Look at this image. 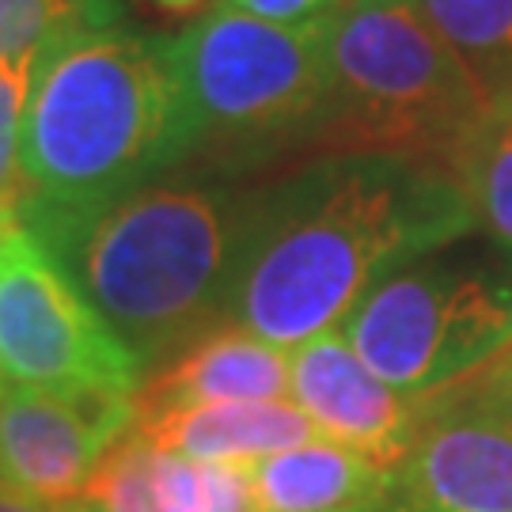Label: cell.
<instances>
[{"label": "cell", "mask_w": 512, "mask_h": 512, "mask_svg": "<svg viewBox=\"0 0 512 512\" xmlns=\"http://www.w3.org/2000/svg\"><path fill=\"white\" fill-rule=\"evenodd\" d=\"M478 224L444 164L319 152L251 186L228 323L293 349L342 327L387 274Z\"/></svg>", "instance_id": "obj_1"}, {"label": "cell", "mask_w": 512, "mask_h": 512, "mask_svg": "<svg viewBox=\"0 0 512 512\" xmlns=\"http://www.w3.org/2000/svg\"><path fill=\"white\" fill-rule=\"evenodd\" d=\"M403 512H512V425L467 380L425 395L414 444L391 471Z\"/></svg>", "instance_id": "obj_8"}, {"label": "cell", "mask_w": 512, "mask_h": 512, "mask_svg": "<svg viewBox=\"0 0 512 512\" xmlns=\"http://www.w3.org/2000/svg\"><path fill=\"white\" fill-rule=\"evenodd\" d=\"M387 512H403V509H395V505H391V497H387Z\"/></svg>", "instance_id": "obj_27"}, {"label": "cell", "mask_w": 512, "mask_h": 512, "mask_svg": "<svg viewBox=\"0 0 512 512\" xmlns=\"http://www.w3.org/2000/svg\"><path fill=\"white\" fill-rule=\"evenodd\" d=\"M175 171V99L160 38L118 23L35 54L19 129V224L61 258L103 209Z\"/></svg>", "instance_id": "obj_2"}, {"label": "cell", "mask_w": 512, "mask_h": 512, "mask_svg": "<svg viewBox=\"0 0 512 512\" xmlns=\"http://www.w3.org/2000/svg\"><path fill=\"white\" fill-rule=\"evenodd\" d=\"M133 433L171 456L213 467H255L258 459L315 440L293 403H224L133 414Z\"/></svg>", "instance_id": "obj_13"}, {"label": "cell", "mask_w": 512, "mask_h": 512, "mask_svg": "<svg viewBox=\"0 0 512 512\" xmlns=\"http://www.w3.org/2000/svg\"><path fill=\"white\" fill-rule=\"evenodd\" d=\"M251 190L175 167L103 209L57 258L141 365L228 323Z\"/></svg>", "instance_id": "obj_3"}, {"label": "cell", "mask_w": 512, "mask_h": 512, "mask_svg": "<svg viewBox=\"0 0 512 512\" xmlns=\"http://www.w3.org/2000/svg\"><path fill=\"white\" fill-rule=\"evenodd\" d=\"M380 380L433 395L512 346V247L463 236L387 274L342 323Z\"/></svg>", "instance_id": "obj_6"}, {"label": "cell", "mask_w": 512, "mask_h": 512, "mask_svg": "<svg viewBox=\"0 0 512 512\" xmlns=\"http://www.w3.org/2000/svg\"><path fill=\"white\" fill-rule=\"evenodd\" d=\"M365 512H387V501L384 505H376V509H365Z\"/></svg>", "instance_id": "obj_26"}, {"label": "cell", "mask_w": 512, "mask_h": 512, "mask_svg": "<svg viewBox=\"0 0 512 512\" xmlns=\"http://www.w3.org/2000/svg\"><path fill=\"white\" fill-rule=\"evenodd\" d=\"M133 429V399L8 384L0 395V482L54 505L80 501L99 459Z\"/></svg>", "instance_id": "obj_9"}, {"label": "cell", "mask_w": 512, "mask_h": 512, "mask_svg": "<svg viewBox=\"0 0 512 512\" xmlns=\"http://www.w3.org/2000/svg\"><path fill=\"white\" fill-rule=\"evenodd\" d=\"M99 512H255L247 467H213L152 448L133 429L84 490Z\"/></svg>", "instance_id": "obj_11"}, {"label": "cell", "mask_w": 512, "mask_h": 512, "mask_svg": "<svg viewBox=\"0 0 512 512\" xmlns=\"http://www.w3.org/2000/svg\"><path fill=\"white\" fill-rule=\"evenodd\" d=\"M255 512H365L391 497V471L334 440H304L247 467Z\"/></svg>", "instance_id": "obj_14"}, {"label": "cell", "mask_w": 512, "mask_h": 512, "mask_svg": "<svg viewBox=\"0 0 512 512\" xmlns=\"http://www.w3.org/2000/svg\"><path fill=\"white\" fill-rule=\"evenodd\" d=\"M0 372L92 399H137L148 372L23 224L0 232Z\"/></svg>", "instance_id": "obj_7"}, {"label": "cell", "mask_w": 512, "mask_h": 512, "mask_svg": "<svg viewBox=\"0 0 512 512\" xmlns=\"http://www.w3.org/2000/svg\"><path fill=\"white\" fill-rule=\"evenodd\" d=\"M490 118H497V122H509V126H512V88L490 99Z\"/></svg>", "instance_id": "obj_22"}, {"label": "cell", "mask_w": 512, "mask_h": 512, "mask_svg": "<svg viewBox=\"0 0 512 512\" xmlns=\"http://www.w3.org/2000/svg\"><path fill=\"white\" fill-rule=\"evenodd\" d=\"M164 8H171V12H183V8H194L198 0H160Z\"/></svg>", "instance_id": "obj_23"}, {"label": "cell", "mask_w": 512, "mask_h": 512, "mask_svg": "<svg viewBox=\"0 0 512 512\" xmlns=\"http://www.w3.org/2000/svg\"><path fill=\"white\" fill-rule=\"evenodd\" d=\"M459 61L478 76L486 95L512 88V0H410Z\"/></svg>", "instance_id": "obj_15"}, {"label": "cell", "mask_w": 512, "mask_h": 512, "mask_svg": "<svg viewBox=\"0 0 512 512\" xmlns=\"http://www.w3.org/2000/svg\"><path fill=\"white\" fill-rule=\"evenodd\" d=\"M467 384L475 387V395L482 403L497 410L512 425V346L501 357H494L486 368H478L475 376H467Z\"/></svg>", "instance_id": "obj_20"}, {"label": "cell", "mask_w": 512, "mask_h": 512, "mask_svg": "<svg viewBox=\"0 0 512 512\" xmlns=\"http://www.w3.org/2000/svg\"><path fill=\"white\" fill-rule=\"evenodd\" d=\"M69 505H54V501H42V497H31L0 482V512H69Z\"/></svg>", "instance_id": "obj_21"}, {"label": "cell", "mask_w": 512, "mask_h": 512, "mask_svg": "<svg viewBox=\"0 0 512 512\" xmlns=\"http://www.w3.org/2000/svg\"><path fill=\"white\" fill-rule=\"evenodd\" d=\"M35 57L0 61V232L19 224V129Z\"/></svg>", "instance_id": "obj_18"}, {"label": "cell", "mask_w": 512, "mask_h": 512, "mask_svg": "<svg viewBox=\"0 0 512 512\" xmlns=\"http://www.w3.org/2000/svg\"><path fill=\"white\" fill-rule=\"evenodd\" d=\"M323 23L327 118L319 152H399L448 164L490 95L414 4L342 0Z\"/></svg>", "instance_id": "obj_5"}, {"label": "cell", "mask_w": 512, "mask_h": 512, "mask_svg": "<svg viewBox=\"0 0 512 512\" xmlns=\"http://www.w3.org/2000/svg\"><path fill=\"white\" fill-rule=\"evenodd\" d=\"M224 403H289V349L224 323L145 380L133 414Z\"/></svg>", "instance_id": "obj_12"}, {"label": "cell", "mask_w": 512, "mask_h": 512, "mask_svg": "<svg viewBox=\"0 0 512 512\" xmlns=\"http://www.w3.org/2000/svg\"><path fill=\"white\" fill-rule=\"evenodd\" d=\"M69 512H99L92 505V501H84V497H80V501H73V505H69Z\"/></svg>", "instance_id": "obj_24"}, {"label": "cell", "mask_w": 512, "mask_h": 512, "mask_svg": "<svg viewBox=\"0 0 512 512\" xmlns=\"http://www.w3.org/2000/svg\"><path fill=\"white\" fill-rule=\"evenodd\" d=\"M118 16L122 0H0V61L35 57L73 31L114 27Z\"/></svg>", "instance_id": "obj_17"}, {"label": "cell", "mask_w": 512, "mask_h": 512, "mask_svg": "<svg viewBox=\"0 0 512 512\" xmlns=\"http://www.w3.org/2000/svg\"><path fill=\"white\" fill-rule=\"evenodd\" d=\"M228 8H236L243 16L266 19V23H285V27H300V23H315L327 12H334L342 0H224Z\"/></svg>", "instance_id": "obj_19"}, {"label": "cell", "mask_w": 512, "mask_h": 512, "mask_svg": "<svg viewBox=\"0 0 512 512\" xmlns=\"http://www.w3.org/2000/svg\"><path fill=\"white\" fill-rule=\"evenodd\" d=\"M0 380H4V372H0ZM0 395H4V387H0Z\"/></svg>", "instance_id": "obj_28"}, {"label": "cell", "mask_w": 512, "mask_h": 512, "mask_svg": "<svg viewBox=\"0 0 512 512\" xmlns=\"http://www.w3.org/2000/svg\"><path fill=\"white\" fill-rule=\"evenodd\" d=\"M175 99V167L228 171L315 156L327 118L323 23H266L228 4L160 38Z\"/></svg>", "instance_id": "obj_4"}, {"label": "cell", "mask_w": 512, "mask_h": 512, "mask_svg": "<svg viewBox=\"0 0 512 512\" xmlns=\"http://www.w3.org/2000/svg\"><path fill=\"white\" fill-rule=\"evenodd\" d=\"M463 202L482 236L512 247V126L486 118L478 122L448 156Z\"/></svg>", "instance_id": "obj_16"}, {"label": "cell", "mask_w": 512, "mask_h": 512, "mask_svg": "<svg viewBox=\"0 0 512 512\" xmlns=\"http://www.w3.org/2000/svg\"><path fill=\"white\" fill-rule=\"evenodd\" d=\"M353 4H410V0H353Z\"/></svg>", "instance_id": "obj_25"}, {"label": "cell", "mask_w": 512, "mask_h": 512, "mask_svg": "<svg viewBox=\"0 0 512 512\" xmlns=\"http://www.w3.org/2000/svg\"><path fill=\"white\" fill-rule=\"evenodd\" d=\"M289 403L311 421L315 437L395 471L414 444L425 395L380 380L334 327L289 349Z\"/></svg>", "instance_id": "obj_10"}]
</instances>
